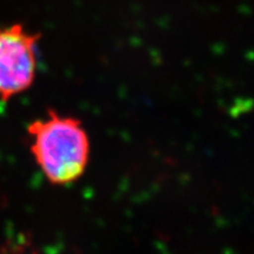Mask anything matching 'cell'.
<instances>
[{
  "instance_id": "cell-1",
  "label": "cell",
  "mask_w": 254,
  "mask_h": 254,
  "mask_svg": "<svg viewBox=\"0 0 254 254\" xmlns=\"http://www.w3.org/2000/svg\"><path fill=\"white\" fill-rule=\"evenodd\" d=\"M31 152L50 183L66 185L79 179L90 158V139L79 120L50 113L28 126Z\"/></svg>"
},
{
  "instance_id": "cell-2",
  "label": "cell",
  "mask_w": 254,
  "mask_h": 254,
  "mask_svg": "<svg viewBox=\"0 0 254 254\" xmlns=\"http://www.w3.org/2000/svg\"><path fill=\"white\" fill-rule=\"evenodd\" d=\"M37 37L20 25L0 28V98L11 99L31 86L36 77Z\"/></svg>"
}]
</instances>
